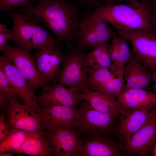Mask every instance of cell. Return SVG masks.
Instances as JSON below:
<instances>
[{"instance_id": "cell-1", "label": "cell", "mask_w": 156, "mask_h": 156, "mask_svg": "<svg viewBox=\"0 0 156 156\" xmlns=\"http://www.w3.org/2000/svg\"><path fill=\"white\" fill-rule=\"evenodd\" d=\"M80 8L67 0H39L34 6L19 8L18 12L29 13L42 22L55 36L61 45L74 47V36L79 20Z\"/></svg>"}, {"instance_id": "cell-2", "label": "cell", "mask_w": 156, "mask_h": 156, "mask_svg": "<svg viewBox=\"0 0 156 156\" xmlns=\"http://www.w3.org/2000/svg\"><path fill=\"white\" fill-rule=\"evenodd\" d=\"M152 6L148 0L101 5L92 12L115 29L142 30L156 33L152 23Z\"/></svg>"}, {"instance_id": "cell-3", "label": "cell", "mask_w": 156, "mask_h": 156, "mask_svg": "<svg viewBox=\"0 0 156 156\" xmlns=\"http://www.w3.org/2000/svg\"><path fill=\"white\" fill-rule=\"evenodd\" d=\"M10 14L13 25L9 40L16 46L31 51L33 49L61 46L47 28L31 14L14 11Z\"/></svg>"}, {"instance_id": "cell-4", "label": "cell", "mask_w": 156, "mask_h": 156, "mask_svg": "<svg viewBox=\"0 0 156 156\" xmlns=\"http://www.w3.org/2000/svg\"><path fill=\"white\" fill-rule=\"evenodd\" d=\"M117 118L111 114L95 110L87 101L81 100L77 108L73 128L80 135H99L108 137Z\"/></svg>"}, {"instance_id": "cell-5", "label": "cell", "mask_w": 156, "mask_h": 156, "mask_svg": "<svg viewBox=\"0 0 156 156\" xmlns=\"http://www.w3.org/2000/svg\"><path fill=\"white\" fill-rule=\"evenodd\" d=\"M116 33L108 23L91 11L79 20L75 34L74 47L87 53L109 41Z\"/></svg>"}, {"instance_id": "cell-6", "label": "cell", "mask_w": 156, "mask_h": 156, "mask_svg": "<svg viewBox=\"0 0 156 156\" xmlns=\"http://www.w3.org/2000/svg\"><path fill=\"white\" fill-rule=\"evenodd\" d=\"M87 53L74 47L68 49L57 82L80 91L87 80L88 67Z\"/></svg>"}, {"instance_id": "cell-7", "label": "cell", "mask_w": 156, "mask_h": 156, "mask_svg": "<svg viewBox=\"0 0 156 156\" xmlns=\"http://www.w3.org/2000/svg\"><path fill=\"white\" fill-rule=\"evenodd\" d=\"M131 44L138 60L151 73L156 70V33L142 30L115 29Z\"/></svg>"}, {"instance_id": "cell-8", "label": "cell", "mask_w": 156, "mask_h": 156, "mask_svg": "<svg viewBox=\"0 0 156 156\" xmlns=\"http://www.w3.org/2000/svg\"><path fill=\"white\" fill-rule=\"evenodd\" d=\"M31 51L14 46L7 42L3 55L11 61L21 75L27 80L33 92L42 88L45 84L37 68Z\"/></svg>"}, {"instance_id": "cell-9", "label": "cell", "mask_w": 156, "mask_h": 156, "mask_svg": "<svg viewBox=\"0 0 156 156\" xmlns=\"http://www.w3.org/2000/svg\"><path fill=\"white\" fill-rule=\"evenodd\" d=\"M45 131L51 155L77 156L80 136L78 132L66 126H56Z\"/></svg>"}, {"instance_id": "cell-10", "label": "cell", "mask_w": 156, "mask_h": 156, "mask_svg": "<svg viewBox=\"0 0 156 156\" xmlns=\"http://www.w3.org/2000/svg\"><path fill=\"white\" fill-rule=\"evenodd\" d=\"M40 50L33 55L45 85L57 82L66 52L63 51L61 46L47 47Z\"/></svg>"}, {"instance_id": "cell-11", "label": "cell", "mask_w": 156, "mask_h": 156, "mask_svg": "<svg viewBox=\"0 0 156 156\" xmlns=\"http://www.w3.org/2000/svg\"><path fill=\"white\" fill-rule=\"evenodd\" d=\"M41 88L40 94L36 96V102L41 107L64 106L77 108L81 101V91L57 82Z\"/></svg>"}, {"instance_id": "cell-12", "label": "cell", "mask_w": 156, "mask_h": 156, "mask_svg": "<svg viewBox=\"0 0 156 156\" xmlns=\"http://www.w3.org/2000/svg\"><path fill=\"white\" fill-rule=\"evenodd\" d=\"M7 114L9 129L16 128L28 131L41 129L39 115L31 107L20 104L18 99H12L2 109Z\"/></svg>"}, {"instance_id": "cell-13", "label": "cell", "mask_w": 156, "mask_h": 156, "mask_svg": "<svg viewBox=\"0 0 156 156\" xmlns=\"http://www.w3.org/2000/svg\"><path fill=\"white\" fill-rule=\"evenodd\" d=\"M156 113L155 107L151 109L135 108L120 112L115 131L124 142L151 121Z\"/></svg>"}, {"instance_id": "cell-14", "label": "cell", "mask_w": 156, "mask_h": 156, "mask_svg": "<svg viewBox=\"0 0 156 156\" xmlns=\"http://www.w3.org/2000/svg\"><path fill=\"white\" fill-rule=\"evenodd\" d=\"M156 143V121H151L120 143L122 154L128 156L152 155Z\"/></svg>"}, {"instance_id": "cell-15", "label": "cell", "mask_w": 156, "mask_h": 156, "mask_svg": "<svg viewBox=\"0 0 156 156\" xmlns=\"http://www.w3.org/2000/svg\"><path fill=\"white\" fill-rule=\"evenodd\" d=\"M2 68L19 99L34 111L40 106L36 96L27 80L21 75L10 60L3 55L0 56Z\"/></svg>"}, {"instance_id": "cell-16", "label": "cell", "mask_w": 156, "mask_h": 156, "mask_svg": "<svg viewBox=\"0 0 156 156\" xmlns=\"http://www.w3.org/2000/svg\"><path fill=\"white\" fill-rule=\"evenodd\" d=\"M79 138L77 156H118L122 154L120 143L99 135Z\"/></svg>"}, {"instance_id": "cell-17", "label": "cell", "mask_w": 156, "mask_h": 156, "mask_svg": "<svg viewBox=\"0 0 156 156\" xmlns=\"http://www.w3.org/2000/svg\"><path fill=\"white\" fill-rule=\"evenodd\" d=\"M77 108L64 106L44 107L40 106L34 111L40 117L41 129L45 131L56 126H66L73 128V123Z\"/></svg>"}, {"instance_id": "cell-18", "label": "cell", "mask_w": 156, "mask_h": 156, "mask_svg": "<svg viewBox=\"0 0 156 156\" xmlns=\"http://www.w3.org/2000/svg\"><path fill=\"white\" fill-rule=\"evenodd\" d=\"M120 111L127 109H151L156 107V94L150 90L141 88L124 90L116 98Z\"/></svg>"}, {"instance_id": "cell-19", "label": "cell", "mask_w": 156, "mask_h": 156, "mask_svg": "<svg viewBox=\"0 0 156 156\" xmlns=\"http://www.w3.org/2000/svg\"><path fill=\"white\" fill-rule=\"evenodd\" d=\"M127 63L123 71V90L141 88L150 90L151 87L152 73L138 60L133 52Z\"/></svg>"}, {"instance_id": "cell-20", "label": "cell", "mask_w": 156, "mask_h": 156, "mask_svg": "<svg viewBox=\"0 0 156 156\" xmlns=\"http://www.w3.org/2000/svg\"><path fill=\"white\" fill-rule=\"evenodd\" d=\"M81 100L87 101L95 110L101 112L113 115L117 118L120 110L116 99L98 91L93 90L83 86L81 89Z\"/></svg>"}, {"instance_id": "cell-21", "label": "cell", "mask_w": 156, "mask_h": 156, "mask_svg": "<svg viewBox=\"0 0 156 156\" xmlns=\"http://www.w3.org/2000/svg\"><path fill=\"white\" fill-rule=\"evenodd\" d=\"M16 153L33 156H51L45 131L42 129L28 131L25 140Z\"/></svg>"}, {"instance_id": "cell-22", "label": "cell", "mask_w": 156, "mask_h": 156, "mask_svg": "<svg viewBox=\"0 0 156 156\" xmlns=\"http://www.w3.org/2000/svg\"><path fill=\"white\" fill-rule=\"evenodd\" d=\"M109 41L101 44L85 55L88 67L110 68L112 64L109 52Z\"/></svg>"}, {"instance_id": "cell-23", "label": "cell", "mask_w": 156, "mask_h": 156, "mask_svg": "<svg viewBox=\"0 0 156 156\" xmlns=\"http://www.w3.org/2000/svg\"><path fill=\"white\" fill-rule=\"evenodd\" d=\"M117 73L110 68L88 67V76L84 86L94 90L114 77Z\"/></svg>"}, {"instance_id": "cell-24", "label": "cell", "mask_w": 156, "mask_h": 156, "mask_svg": "<svg viewBox=\"0 0 156 156\" xmlns=\"http://www.w3.org/2000/svg\"><path fill=\"white\" fill-rule=\"evenodd\" d=\"M27 131L16 128L10 129L8 137L0 143V152L16 153L25 140Z\"/></svg>"}, {"instance_id": "cell-25", "label": "cell", "mask_w": 156, "mask_h": 156, "mask_svg": "<svg viewBox=\"0 0 156 156\" xmlns=\"http://www.w3.org/2000/svg\"><path fill=\"white\" fill-rule=\"evenodd\" d=\"M125 66L122 67L118 71L114 77L97 87L93 90L102 92L116 99L123 89L124 81L123 73Z\"/></svg>"}, {"instance_id": "cell-26", "label": "cell", "mask_w": 156, "mask_h": 156, "mask_svg": "<svg viewBox=\"0 0 156 156\" xmlns=\"http://www.w3.org/2000/svg\"><path fill=\"white\" fill-rule=\"evenodd\" d=\"M17 94L0 67V106L2 109L12 99H18Z\"/></svg>"}, {"instance_id": "cell-27", "label": "cell", "mask_w": 156, "mask_h": 156, "mask_svg": "<svg viewBox=\"0 0 156 156\" xmlns=\"http://www.w3.org/2000/svg\"><path fill=\"white\" fill-rule=\"evenodd\" d=\"M127 41V40L119 36L118 43L119 53L118 62L116 65H112L110 68H117L124 66L131 58L133 53L131 51Z\"/></svg>"}, {"instance_id": "cell-28", "label": "cell", "mask_w": 156, "mask_h": 156, "mask_svg": "<svg viewBox=\"0 0 156 156\" xmlns=\"http://www.w3.org/2000/svg\"><path fill=\"white\" fill-rule=\"evenodd\" d=\"M39 0H0V11L10 12L19 8H26L31 5V3Z\"/></svg>"}, {"instance_id": "cell-29", "label": "cell", "mask_w": 156, "mask_h": 156, "mask_svg": "<svg viewBox=\"0 0 156 156\" xmlns=\"http://www.w3.org/2000/svg\"><path fill=\"white\" fill-rule=\"evenodd\" d=\"M118 36L117 33L112 38L111 42L109 44V52L112 62V66L116 65L118 60L119 53Z\"/></svg>"}, {"instance_id": "cell-30", "label": "cell", "mask_w": 156, "mask_h": 156, "mask_svg": "<svg viewBox=\"0 0 156 156\" xmlns=\"http://www.w3.org/2000/svg\"><path fill=\"white\" fill-rule=\"evenodd\" d=\"M11 29H7L5 25L0 23V50L2 52L5 48L7 41L11 37Z\"/></svg>"}, {"instance_id": "cell-31", "label": "cell", "mask_w": 156, "mask_h": 156, "mask_svg": "<svg viewBox=\"0 0 156 156\" xmlns=\"http://www.w3.org/2000/svg\"><path fill=\"white\" fill-rule=\"evenodd\" d=\"M10 129L5 120V116L3 114L0 116V143L4 140L9 135Z\"/></svg>"}, {"instance_id": "cell-32", "label": "cell", "mask_w": 156, "mask_h": 156, "mask_svg": "<svg viewBox=\"0 0 156 156\" xmlns=\"http://www.w3.org/2000/svg\"><path fill=\"white\" fill-rule=\"evenodd\" d=\"M77 5L92 11L101 5L102 0H75Z\"/></svg>"}, {"instance_id": "cell-33", "label": "cell", "mask_w": 156, "mask_h": 156, "mask_svg": "<svg viewBox=\"0 0 156 156\" xmlns=\"http://www.w3.org/2000/svg\"><path fill=\"white\" fill-rule=\"evenodd\" d=\"M139 0H102L101 5H112L115 4L126 3L133 2Z\"/></svg>"}, {"instance_id": "cell-34", "label": "cell", "mask_w": 156, "mask_h": 156, "mask_svg": "<svg viewBox=\"0 0 156 156\" xmlns=\"http://www.w3.org/2000/svg\"><path fill=\"white\" fill-rule=\"evenodd\" d=\"M151 19L154 31L156 33V7L153 6L151 12Z\"/></svg>"}, {"instance_id": "cell-35", "label": "cell", "mask_w": 156, "mask_h": 156, "mask_svg": "<svg viewBox=\"0 0 156 156\" xmlns=\"http://www.w3.org/2000/svg\"><path fill=\"white\" fill-rule=\"evenodd\" d=\"M151 80L153 82V89L154 93L156 94V70L152 73Z\"/></svg>"}, {"instance_id": "cell-36", "label": "cell", "mask_w": 156, "mask_h": 156, "mask_svg": "<svg viewBox=\"0 0 156 156\" xmlns=\"http://www.w3.org/2000/svg\"><path fill=\"white\" fill-rule=\"evenodd\" d=\"M13 153L11 152L9 153H5L4 152H0V156H13Z\"/></svg>"}, {"instance_id": "cell-37", "label": "cell", "mask_w": 156, "mask_h": 156, "mask_svg": "<svg viewBox=\"0 0 156 156\" xmlns=\"http://www.w3.org/2000/svg\"><path fill=\"white\" fill-rule=\"evenodd\" d=\"M152 155L153 156H156V143L153 148Z\"/></svg>"}, {"instance_id": "cell-38", "label": "cell", "mask_w": 156, "mask_h": 156, "mask_svg": "<svg viewBox=\"0 0 156 156\" xmlns=\"http://www.w3.org/2000/svg\"><path fill=\"white\" fill-rule=\"evenodd\" d=\"M150 1L152 6L156 7V0H151Z\"/></svg>"}, {"instance_id": "cell-39", "label": "cell", "mask_w": 156, "mask_h": 156, "mask_svg": "<svg viewBox=\"0 0 156 156\" xmlns=\"http://www.w3.org/2000/svg\"><path fill=\"white\" fill-rule=\"evenodd\" d=\"M156 121V113H155L154 117L152 119L151 121Z\"/></svg>"}]
</instances>
